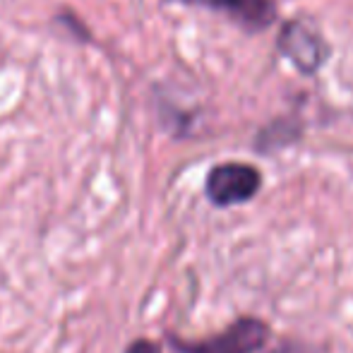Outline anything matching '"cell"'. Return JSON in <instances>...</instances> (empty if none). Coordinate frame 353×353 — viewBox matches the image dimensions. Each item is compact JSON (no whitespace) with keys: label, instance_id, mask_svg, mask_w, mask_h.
I'll list each match as a JSON object with an SVG mask.
<instances>
[{"label":"cell","instance_id":"obj_1","mask_svg":"<svg viewBox=\"0 0 353 353\" xmlns=\"http://www.w3.org/2000/svg\"><path fill=\"white\" fill-rule=\"evenodd\" d=\"M272 327L260 317H238L231 327L207 339L188 341L176 334H168V344L178 353H257L270 341Z\"/></svg>","mask_w":353,"mask_h":353},{"label":"cell","instance_id":"obj_2","mask_svg":"<svg viewBox=\"0 0 353 353\" xmlns=\"http://www.w3.org/2000/svg\"><path fill=\"white\" fill-rule=\"evenodd\" d=\"M262 188V173L252 163L226 161L207 173L205 192L214 207H233L250 202Z\"/></svg>","mask_w":353,"mask_h":353},{"label":"cell","instance_id":"obj_3","mask_svg":"<svg viewBox=\"0 0 353 353\" xmlns=\"http://www.w3.org/2000/svg\"><path fill=\"white\" fill-rule=\"evenodd\" d=\"M276 48L283 58L293 63L301 72L315 74L330 58L332 48L322 39V34L315 27L301 19H291L281 27Z\"/></svg>","mask_w":353,"mask_h":353},{"label":"cell","instance_id":"obj_4","mask_svg":"<svg viewBox=\"0 0 353 353\" xmlns=\"http://www.w3.org/2000/svg\"><path fill=\"white\" fill-rule=\"evenodd\" d=\"M183 5H200L214 12L226 14L231 22L241 24L245 32H262L276 19L274 0H171Z\"/></svg>","mask_w":353,"mask_h":353},{"label":"cell","instance_id":"obj_5","mask_svg":"<svg viewBox=\"0 0 353 353\" xmlns=\"http://www.w3.org/2000/svg\"><path fill=\"white\" fill-rule=\"evenodd\" d=\"M56 24H61L63 29H68L77 41H82V43L92 41V32H89V27L84 24V19L79 17L77 12H72L70 8H63L61 12L56 14Z\"/></svg>","mask_w":353,"mask_h":353},{"label":"cell","instance_id":"obj_6","mask_svg":"<svg viewBox=\"0 0 353 353\" xmlns=\"http://www.w3.org/2000/svg\"><path fill=\"white\" fill-rule=\"evenodd\" d=\"M270 353H317L315 346L305 344V341H296V339H286L279 346H274Z\"/></svg>","mask_w":353,"mask_h":353},{"label":"cell","instance_id":"obj_7","mask_svg":"<svg viewBox=\"0 0 353 353\" xmlns=\"http://www.w3.org/2000/svg\"><path fill=\"white\" fill-rule=\"evenodd\" d=\"M125 353H161V346H159L157 341L144 339V336H140V339H135L130 346H128Z\"/></svg>","mask_w":353,"mask_h":353}]
</instances>
